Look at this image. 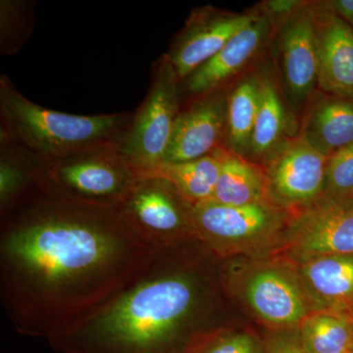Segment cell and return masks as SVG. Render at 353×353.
<instances>
[{
	"label": "cell",
	"instance_id": "1",
	"mask_svg": "<svg viewBox=\"0 0 353 353\" xmlns=\"http://www.w3.org/2000/svg\"><path fill=\"white\" fill-rule=\"evenodd\" d=\"M0 299L20 333L54 339L97 312L152 261L117 209L41 192L0 215Z\"/></svg>",
	"mask_w": 353,
	"mask_h": 353
},
{
	"label": "cell",
	"instance_id": "2",
	"mask_svg": "<svg viewBox=\"0 0 353 353\" xmlns=\"http://www.w3.org/2000/svg\"><path fill=\"white\" fill-rule=\"evenodd\" d=\"M187 243L157 250L132 282L73 331L51 341L74 353H171L190 334H212L202 327L211 296L202 260L210 250L197 241L192 253Z\"/></svg>",
	"mask_w": 353,
	"mask_h": 353
},
{
	"label": "cell",
	"instance_id": "3",
	"mask_svg": "<svg viewBox=\"0 0 353 353\" xmlns=\"http://www.w3.org/2000/svg\"><path fill=\"white\" fill-rule=\"evenodd\" d=\"M132 116H83L50 110L29 101L6 75L0 77V137L38 159H58L92 148L117 145Z\"/></svg>",
	"mask_w": 353,
	"mask_h": 353
},
{
	"label": "cell",
	"instance_id": "4",
	"mask_svg": "<svg viewBox=\"0 0 353 353\" xmlns=\"http://www.w3.org/2000/svg\"><path fill=\"white\" fill-rule=\"evenodd\" d=\"M29 155L36 165L43 192L85 205L119 208L139 176L118 152L117 145L52 160Z\"/></svg>",
	"mask_w": 353,
	"mask_h": 353
},
{
	"label": "cell",
	"instance_id": "5",
	"mask_svg": "<svg viewBox=\"0 0 353 353\" xmlns=\"http://www.w3.org/2000/svg\"><path fill=\"white\" fill-rule=\"evenodd\" d=\"M181 80L166 54L153 66L152 85L117 143V150L139 175L154 173L165 154L180 112Z\"/></svg>",
	"mask_w": 353,
	"mask_h": 353
},
{
	"label": "cell",
	"instance_id": "6",
	"mask_svg": "<svg viewBox=\"0 0 353 353\" xmlns=\"http://www.w3.org/2000/svg\"><path fill=\"white\" fill-rule=\"evenodd\" d=\"M289 215L269 201L241 206L208 201L192 208L196 240L217 259L275 240L282 234Z\"/></svg>",
	"mask_w": 353,
	"mask_h": 353
},
{
	"label": "cell",
	"instance_id": "7",
	"mask_svg": "<svg viewBox=\"0 0 353 353\" xmlns=\"http://www.w3.org/2000/svg\"><path fill=\"white\" fill-rule=\"evenodd\" d=\"M192 208L168 181L148 174L139 175L117 210L132 233L157 250L196 240Z\"/></svg>",
	"mask_w": 353,
	"mask_h": 353
},
{
	"label": "cell",
	"instance_id": "8",
	"mask_svg": "<svg viewBox=\"0 0 353 353\" xmlns=\"http://www.w3.org/2000/svg\"><path fill=\"white\" fill-rule=\"evenodd\" d=\"M278 248L296 263L328 255H353V196L323 194L290 212Z\"/></svg>",
	"mask_w": 353,
	"mask_h": 353
},
{
	"label": "cell",
	"instance_id": "9",
	"mask_svg": "<svg viewBox=\"0 0 353 353\" xmlns=\"http://www.w3.org/2000/svg\"><path fill=\"white\" fill-rule=\"evenodd\" d=\"M327 161L297 134L266 164L267 199L289 213L308 205L325 192Z\"/></svg>",
	"mask_w": 353,
	"mask_h": 353
},
{
	"label": "cell",
	"instance_id": "10",
	"mask_svg": "<svg viewBox=\"0 0 353 353\" xmlns=\"http://www.w3.org/2000/svg\"><path fill=\"white\" fill-rule=\"evenodd\" d=\"M276 57L285 94L294 108L307 104L318 88V54L312 2L275 25Z\"/></svg>",
	"mask_w": 353,
	"mask_h": 353
},
{
	"label": "cell",
	"instance_id": "11",
	"mask_svg": "<svg viewBox=\"0 0 353 353\" xmlns=\"http://www.w3.org/2000/svg\"><path fill=\"white\" fill-rule=\"evenodd\" d=\"M260 10L234 13L212 6L194 9L166 53L181 82L222 50Z\"/></svg>",
	"mask_w": 353,
	"mask_h": 353
},
{
	"label": "cell",
	"instance_id": "12",
	"mask_svg": "<svg viewBox=\"0 0 353 353\" xmlns=\"http://www.w3.org/2000/svg\"><path fill=\"white\" fill-rule=\"evenodd\" d=\"M243 296L259 319L283 330L299 328L312 304L296 274L280 265H259L243 282Z\"/></svg>",
	"mask_w": 353,
	"mask_h": 353
},
{
	"label": "cell",
	"instance_id": "13",
	"mask_svg": "<svg viewBox=\"0 0 353 353\" xmlns=\"http://www.w3.org/2000/svg\"><path fill=\"white\" fill-rule=\"evenodd\" d=\"M197 97L179 112L163 164L192 161L223 148L228 92L220 88Z\"/></svg>",
	"mask_w": 353,
	"mask_h": 353
},
{
	"label": "cell",
	"instance_id": "14",
	"mask_svg": "<svg viewBox=\"0 0 353 353\" xmlns=\"http://www.w3.org/2000/svg\"><path fill=\"white\" fill-rule=\"evenodd\" d=\"M318 54V88L353 101V28L330 9L312 2Z\"/></svg>",
	"mask_w": 353,
	"mask_h": 353
},
{
	"label": "cell",
	"instance_id": "15",
	"mask_svg": "<svg viewBox=\"0 0 353 353\" xmlns=\"http://www.w3.org/2000/svg\"><path fill=\"white\" fill-rule=\"evenodd\" d=\"M275 25L267 14L260 10L256 19L236 32L214 57L183 79L181 90L201 97L222 88L261 50Z\"/></svg>",
	"mask_w": 353,
	"mask_h": 353
},
{
	"label": "cell",
	"instance_id": "16",
	"mask_svg": "<svg viewBox=\"0 0 353 353\" xmlns=\"http://www.w3.org/2000/svg\"><path fill=\"white\" fill-rule=\"evenodd\" d=\"M296 264L297 278L314 310H352L353 255H328Z\"/></svg>",
	"mask_w": 353,
	"mask_h": 353
},
{
	"label": "cell",
	"instance_id": "17",
	"mask_svg": "<svg viewBox=\"0 0 353 353\" xmlns=\"http://www.w3.org/2000/svg\"><path fill=\"white\" fill-rule=\"evenodd\" d=\"M299 134L327 158L350 145L353 143V101L315 94L307 103Z\"/></svg>",
	"mask_w": 353,
	"mask_h": 353
},
{
	"label": "cell",
	"instance_id": "18",
	"mask_svg": "<svg viewBox=\"0 0 353 353\" xmlns=\"http://www.w3.org/2000/svg\"><path fill=\"white\" fill-rule=\"evenodd\" d=\"M259 112L253 128L248 159L266 165L290 141L292 120L285 106L280 85L268 72H262Z\"/></svg>",
	"mask_w": 353,
	"mask_h": 353
},
{
	"label": "cell",
	"instance_id": "19",
	"mask_svg": "<svg viewBox=\"0 0 353 353\" xmlns=\"http://www.w3.org/2000/svg\"><path fill=\"white\" fill-rule=\"evenodd\" d=\"M211 201L234 206L268 201L264 169L223 148L219 179Z\"/></svg>",
	"mask_w": 353,
	"mask_h": 353
},
{
	"label": "cell",
	"instance_id": "20",
	"mask_svg": "<svg viewBox=\"0 0 353 353\" xmlns=\"http://www.w3.org/2000/svg\"><path fill=\"white\" fill-rule=\"evenodd\" d=\"M261 76L250 74L228 92L224 146L234 154L248 158L253 128L259 112Z\"/></svg>",
	"mask_w": 353,
	"mask_h": 353
},
{
	"label": "cell",
	"instance_id": "21",
	"mask_svg": "<svg viewBox=\"0 0 353 353\" xmlns=\"http://www.w3.org/2000/svg\"><path fill=\"white\" fill-rule=\"evenodd\" d=\"M41 192L38 171L31 157L0 137V215Z\"/></svg>",
	"mask_w": 353,
	"mask_h": 353
},
{
	"label": "cell",
	"instance_id": "22",
	"mask_svg": "<svg viewBox=\"0 0 353 353\" xmlns=\"http://www.w3.org/2000/svg\"><path fill=\"white\" fill-rule=\"evenodd\" d=\"M222 152L219 148L212 154L192 161L165 163L152 174L168 181L192 205L211 201L219 179Z\"/></svg>",
	"mask_w": 353,
	"mask_h": 353
},
{
	"label": "cell",
	"instance_id": "23",
	"mask_svg": "<svg viewBox=\"0 0 353 353\" xmlns=\"http://www.w3.org/2000/svg\"><path fill=\"white\" fill-rule=\"evenodd\" d=\"M308 353L353 352V329L348 313L313 310L299 327Z\"/></svg>",
	"mask_w": 353,
	"mask_h": 353
},
{
	"label": "cell",
	"instance_id": "24",
	"mask_svg": "<svg viewBox=\"0 0 353 353\" xmlns=\"http://www.w3.org/2000/svg\"><path fill=\"white\" fill-rule=\"evenodd\" d=\"M34 2L23 0L0 1V53L12 55L31 37L34 24Z\"/></svg>",
	"mask_w": 353,
	"mask_h": 353
},
{
	"label": "cell",
	"instance_id": "25",
	"mask_svg": "<svg viewBox=\"0 0 353 353\" xmlns=\"http://www.w3.org/2000/svg\"><path fill=\"white\" fill-rule=\"evenodd\" d=\"M324 194L353 196V143L328 158Z\"/></svg>",
	"mask_w": 353,
	"mask_h": 353
},
{
	"label": "cell",
	"instance_id": "26",
	"mask_svg": "<svg viewBox=\"0 0 353 353\" xmlns=\"http://www.w3.org/2000/svg\"><path fill=\"white\" fill-rule=\"evenodd\" d=\"M199 353H265V350L252 334L233 333L217 336Z\"/></svg>",
	"mask_w": 353,
	"mask_h": 353
},
{
	"label": "cell",
	"instance_id": "27",
	"mask_svg": "<svg viewBox=\"0 0 353 353\" xmlns=\"http://www.w3.org/2000/svg\"><path fill=\"white\" fill-rule=\"evenodd\" d=\"M265 353H308L301 341L299 328L283 330L272 336Z\"/></svg>",
	"mask_w": 353,
	"mask_h": 353
},
{
	"label": "cell",
	"instance_id": "28",
	"mask_svg": "<svg viewBox=\"0 0 353 353\" xmlns=\"http://www.w3.org/2000/svg\"><path fill=\"white\" fill-rule=\"evenodd\" d=\"M301 0H269L261 4L262 12L267 14L275 24L285 19L305 4Z\"/></svg>",
	"mask_w": 353,
	"mask_h": 353
},
{
	"label": "cell",
	"instance_id": "29",
	"mask_svg": "<svg viewBox=\"0 0 353 353\" xmlns=\"http://www.w3.org/2000/svg\"><path fill=\"white\" fill-rule=\"evenodd\" d=\"M327 4L336 16L353 28V0H331Z\"/></svg>",
	"mask_w": 353,
	"mask_h": 353
},
{
	"label": "cell",
	"instance_id": "30",
	"mask_svg": "<svg viewBox=\"0 0 353 353\" xmlns=\"http://www.w3.org/2000/svg\"><path fill=\"white\" fill-rule=\"evenodd\" d=\"M348 314H350V319H352V329H353V308L352 309V310L350 311V312H348Z\"/></svg>",
	"mask_w": 353,
	"mask_h": 353
},
{
	"label": "cell",
	"instance_id": "31",
	"mask_svg": "<svg viewBox=\"0 0 353 353\" xmlns=\"http://www.w3.org/2000/svg\"><path fill=\"white\" fill-rule=\"evenodd\" d=\"M348 353H353V352H348Z\"/></svg>",
	"mask_w": 353,
	"mask_h": 353
}]
</instances>
